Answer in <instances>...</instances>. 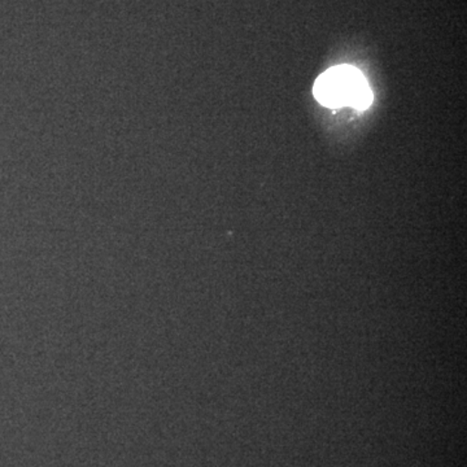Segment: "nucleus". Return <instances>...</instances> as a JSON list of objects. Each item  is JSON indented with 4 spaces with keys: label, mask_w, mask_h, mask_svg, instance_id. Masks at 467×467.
<instances>
[{
    "label": "nucleus",
    "mask_w": 467,
    "mask_h": 467,
    "mask_svg": "<svg viewBox=\"0 0 467 467\" xmlns=\"http://www.w3.org/2000/svg\"><path fill=\"white\" fill-rule=\"evenodd\" d=\"M319 103L327 107L352 106L367 109L373 101V94L367 79L356 67L342 66L324 73L315 86Z\"/></svg>",
    "instance_id": "obj_1"
}]
</instances>
